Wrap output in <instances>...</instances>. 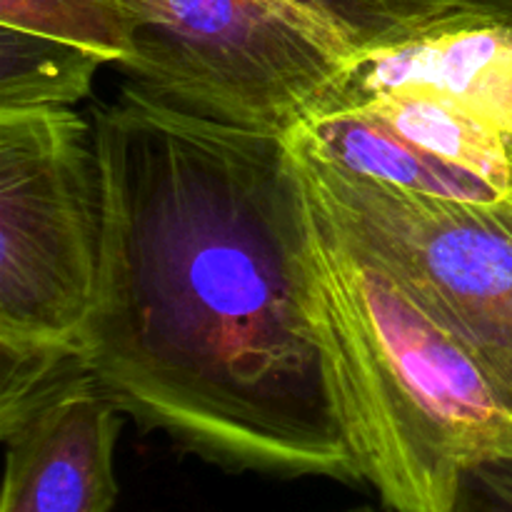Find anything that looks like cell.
<instances>
[{
    "label": "cell",
    "instance_id": "4",
    "mask_svg": "<svg viewBox=\"0 0 512 512\" xmlns=\"http://www.w3.org/2000/svg\"><path fill=\"white\" fill-rule=\"evenodd\" d=\"M100 243L93 118L75 108L0 110V348L80 355Z\"/></svg>",
    "mask_w": 512,
    "mask_h": 512
},
{
    "label": "cell",
    "instance_id": "3",
    "mask_svg": "<svg viewBox=\"0 0 512 512\" xmlns=\"http://www.w3.org/2000/svg\"><path fill=\"white\" fill-rule=\"evenodd\" d=\"M120 70L175 108L285 135L340 65L398 25L373 0H130Z\"/></svg>",
    "mask_w": 512,
    "mask_h": 512
},
{
    "label": "cell",
    "instance_id": "10",
    "mask_svg": "<svg viewBox=\"0 0 512 512\" xmlns=\"http://www.w3.org/2000/svg\"><path fill=\"white\" fill-rule=\"evenodd\" d=\"M450 512H512V450L463 468Z\"/></svg>",
    "mask_w": 512,
    "mask_h": 512
},
{
    "label": "cell",
    "instance_id": "8",
    "mask_svg": "<svg viewBox=\"0 0 512 512\" xmlns=\"http://www.w3.org/2000/svg\"><path fill=\"white\" fill-rule=\"evenodd\" d=\"M130 0H0V110L73 108L133 55Z\"/></svg>",
    "mask_w": 512,
    "mask_h": 512
},
{
    "label": "cell",
    "instance_id": "9",
    "mask_svg": "<svg viewBox=\"0 0 512 512\" xmlns=\"http://www.w3.org/2000/svg\"><path fill=\"white\" fill-rule=\"evenodd\" d=\"M400 30H418L450 20H505L512 23V0H373Z\"/></svg>",
    "mask_w": 512,
    "mask_h": 512
},
{
    "label": "cell",
    "instance_id": "1",
    "mask_svg": "<svg viewBox=\"0 0 512 512\" xmlns=\"http://www.w3.org/2000/svg\"><path fill=\"white\" fill-rule=\"evenodd\" d=\"M90 118L103 243L85 373L215 465L365 483L310 318L305 193L283 135L130 80Z\"/></svg>",
    "mask_w": 512,
    "mask_h": 512
},
{
    "label": "cell",
    "instance_id": "11",
    "mask_svg": "<svg viewBox=\"0 0 512 512\" xmlns=\"http://www.w3.org/2000/svg\"><path fill=\"white\" fill-rule=\"evenodd\" d=\"M343 512H393V510H378V508H370V505H360V508H350V510H343Z\"/></svg>",
    "mask_w": 512,
    "mask_h": 512
},
{
    "label": "cell",
    "instance_id": "6",
    "mask_svg": "<svg viewBox=\"0 0 512 512\" xmlns=\"http://www.w3.org/2000/svg\"><path fill=\"white\" fill-rule=\"evenodd\" d=\"M383 95L438 100L512 135V23L450 20L385 35L340 65L308 115L343 113Z\"/></svg>",
    "mask_w": 512,
    "mask_h": 512
},
{
    "label": "cell",
    "instance_id": "7",
    "mask_svg": "<svg viewBox=\"0 0 512 512\" xmlns=\"http://www.w3.org/2000/svg\"><path fill=\"white\" fill-rule=\"evenodd\" d=\"M120 405L80 373L0 428L5 463L0 512H113Z\"/></svg>",
    "mask_w": 512,
    "mask_h": 512
},
{
    "label": "cell",
    "instance_id": "2",
    "mask_svg": "<svg viewBox=\"0 0 512 512\" xmlns=\"http://www.w3.org/2000/svg\"><path fill=\"white\" fill-rule=\"evenodd\" d=\"M303 193L310 318L365 483L393 512H450L463 468L512 450V410L473 353Z\"/></svg>",
    "mask_w": 512,
    "mask_h": 512
},
{
    "label": "cell",
    "instance_id": "5",
    "mask_svg": "<svg viewBox=\"0 0 512 512\" xmlns=\"http://www.w3.org/2000/svg\"><path fill=\"white\" fill-rule=\"evenodd\" d=\"M288 148L313 203L473 353L512 410V210L410 195Z\"/></svg>",
    "mask_w": 512,
    "mask_h": 512
}]
</instances>
